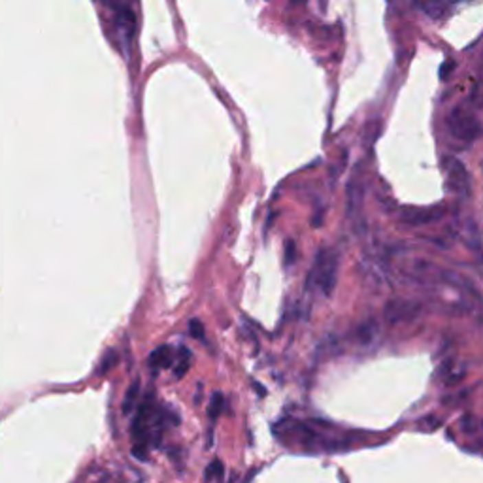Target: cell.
<instances>
[{
  "instance_id": "11",
  "label": "cell",
  "mask_w": 483,
  "mask_h": 483,
  "mask_svg": "<svg viewBox=\"0 0 483 483\" xmlns=\"http://www.w3.org/2000/svg\"><path fill=\"white\" fill-rule=\"evenodd\" d=\"M423 10L429 15H432V17H438V15L446 10V4L440 2V0H432V2H425Z\"/></svg>"
},
{
  "instance_id": "9",
  "label": "cell",
  "mask_w": 483,
  "mask_h": 483,
  "mask_svg": "<svg viewBox=\"0 0 483 483\" xmlns=\"http://www.w3.org/2000/svg\"><path fill=\"white\" fill-rule=\"evenodd\" d=\"M189 364H191V351L187 348H178V355H176V361H174V374L176 378H183V374L189 370Z\"/></svg>"
},
{
  "instance_id": "12",
  "label": "cell",
  "mask_w": 483,
  "mask_h": 483,
  "mask_svg": "<svg viewBox=\"0 0 483 483\" xmlns=\"http://www.w3.org/2000/svg\"><path fill=\"white\" fill-rule=\"evenodd\" d=\"M136 396H138V381H134L133 385H131V391L126 393L125 396V404H123V408H125V412L134 408V404H136Z\"/></svg>"
},
{
  "instance_id": "8",
  "label": "cell",
  "mask_w": 483,
  "mask_h": 483,
  "mask_svg": "<svg viewBox=\"0 0 483 483\" xmlns=\"http://www.w3.org/2000/svg\"><path fill=\"white\" fill-rule=\"evenodd\" d=\"M174 361H176V351L172 350L170 346H161V348L151 351L148 364L151 370H163V368L172 366Z\"/></svg>"
},
{
  "instance_id": "5",
  "label": "cell",
  "mask_w": 483,
  "mask_h": 483,
  "mask_svg": "<svg viewBox=\"0 0 483 483\" xmlns=\"http://www.w3.org/2000/svg\"><path fill=\"white\" fill-rule=\"evenodd\" d=\"M444 170H446L447 183L455 193L464 194L469 191V172L462 166L461 161H457L453 157L444 159Z\"/></svg>"
},
{
  "instance_id": "2",
  "label": "cell",
  "mask_w": 483,
  "mask_h": 483,
  "mask_svg": "<svg viewBox=\"0 0 483 483\" xmlns=\"http://www.w3.org/2000/svg\"><path fill=\"white\" fill-rule=\"evenodd\" d=\"M336 274H338V257L330 249H321L315 257L313 268L308 280L312 283L315 291H319L323 297H328L335 289Z\"/></svg>"
},
{
  "instance_id": "13",
  "label": "cell",
  "mask_w": 483,
  "mask_h": 483,
  "mask_svg": "<svg viewBox=\"0 0 483 483\" xmlns=\"http://www.w3.org/2000/svg\"><path fill=\"white\" fill-rule=\"evenodd\" d=\"M221 474H223V464L219 461L212 462L208 467V470H206V480H208V482H212L214 478H219V480H221Z\"/></svg>"
},
{
  "instance_id": "15",
  "label": "cell",
  "mask_w": 483,
  "mask_h": 483,
  "mask_svg": "<svg viewBox=\"0 0 483 483\" xmlns=\"http://www.w3.org/2000/svg\"><path fill=\"white\" fill-rule=\"evenodd\" d=\"M451 68H455V65L451 63V60H446V63L442 65V68H440V76H442V80H446L447 72H449Z\"/></svg>"
},
{
  "instance_id": "1",
  "label": "cell",
  "mask_w": 483,
  "mask_h": 483,
  "mask_svg": "<svg viewBox=\"0 0 483 483\" xmlns=\"http://www.w3.org/2000/svg\"><path fill=\"white\" fill-rule=\"evenodd\" d=\"M166 421H174L172 414L157 404L153 394H146L133 419V453L136 457L144 459L149 449L159 446Z\"/></svg>"
},
{
  "instance_id": "10",
  "label": "cell",
  "mask_w": 483,
  "mask_h": 483,
  "mask_svg": "<svg viewBox=\"0 0 483 483\" xmlns=\"http://www.w3.org/2000/svg\"><path fill=\"white\" fill-rule=\"evenodd\" d=\"M223 408H225L223 394H219V393L212 394V402H210V406H208V416L212 417V419L217 416H221Z\"/></svg>"
},
{
  "instance_id": "3",
  "label": "cell",
  "mask_w": 483,
  "mask_h": 483,
  "mask_svg": "<svg viewBox=\"0 0 483 483\" xmlns=\"http://www.w3.org/2000/svg\"><path fill=\"white\" fill-rule=\"evenodd\" d=\"M108 12L112 14L113 25L120 30L123 42H131L136 30V17L128 6V0H102Z\"/></svg>"
},
{
  "instance_id": "4",
  "label": "cell",
  "mask_w": 483,
  "mask_h": 483,
  "mask_svg": "<svg viewBox=\"0 0 483 483\" xmlns=\"http://www.w3.org/2000/svg\"><path fill=\"white\" fill-rule=\"evenodd\" d=\"M447 125H449V133L453 134V138L457 140L470 142L480 134V125H478L476 117L470 112H462L459 108L451 112Z\"/></svg>"
},
{
  "instance_id": "6",
  "label": "cell",
  "mask_w": 483,
  "mask_h": 483,
  "mask_svg": "<svg viewBox=\"0 0 483 483\" xmlns=\"http://www.w3.org/2000/svg\"><path fill=\"white\" fill-rule=\"evenodd\" d=\"M442 214V208H409L402 212V219L409 225H423L440 219Z\"/></svg>"
},
{
  "instance_id": "7",
  "label": "cell",
  "mask_w": 483,
  "mask_h": 483,
  "mask_svg": "<svg viewBox=\"0 0 483 483\" xmlns=\"http://www.w3.org/2000/svg\"><path fill=\"white\" fill-rule=\"evenodd\" d=\"M417 312V306L408 302V300H393L391 304L387 306L385 310V317L391 323H396V321H408L412 319Z\"/></svg>"
},
{
  "instance_id": "14",
  "label": "cell",
  "mask_w": 483,
  "mask_h": 483,
  "mask_svg": "<svg viewBox=\"0 0 483 483\" xmlns=\"http://www.w3.org/2000/svg\"><path fill=\"white\" fill-rule=\"evenodd\" d=\"M189 330H191V335H193L194 338H199V340H204V328H202L201 321H199V319L189 321Z\"/></svg>"
}]
</instances>
